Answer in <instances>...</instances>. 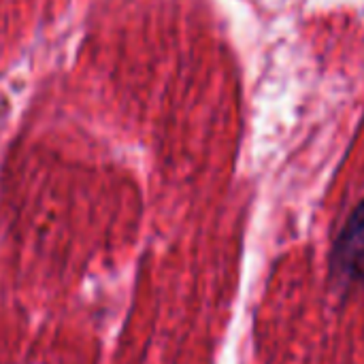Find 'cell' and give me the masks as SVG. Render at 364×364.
<instances>
[{
	"mask_svg": "<svg viewBox=\"0 0 364 364\" xmlns=\"http://www.w3.org/2000/svg\"><path fill=\"white\" fill-rule=\"evenodd\" d=\"M331 264L333 275L341 286L364 284V198L339 232Z\"/></svg>",
	"mask_w": 364,
	"mask_h": 364,
	"instance_id": "1",
	"label": "cell"
}]
</instances>
